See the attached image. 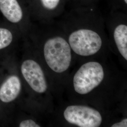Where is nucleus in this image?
Listing matches in <instances>:
<instances>
[{
	"mask_svg": "<svg viewBox=\"0 0 127 127\" xmlns=\"http://www.w3.org/2000/svg\"><path fill=\"white\" fill-rule=\"evenodd\" d=\"M72 50L79 56L89 57L101 50L103 41L99 34L89 29H80L72 32L68 38Z\"/></svg>",
	"mask_w": 127,
	"mask_h": 127,
	"instance_id": "7ed1b4c3",
	"label": "nucleus"
},
{
	"mask_svg": "<svg viewBox=\"0 0 127 127\" xmlns=\"http://www.w3.org/2000/svg\"><path fill=\"white\" fill-rule=\"evenodd\" d=\"M43 7L48 10H53L57 8L60 0H40Z\"/></svg>",
	"mask_w": 127,
	"mask_h": 127,
	"instance_id": "9d476101",
	"label": "nucleus"
},
{
	"mask_svg": "<svg viewBox=\"0 0 127 127\" xmlns=\"http://www.w3.org/2000/svg\"><path fill=\"white\" fill-rule=\"evenodd\" d=\"M112 127H127V119H124L122 121L118 122V123H115L114 124H113Z\"/></svg>",
	"mask_w": 127,
	"mask_h": 127,
	"instance_id": "f8f14e48",
	"label": "nucleus"
},
{
	"mask_svg": "<svg viewBox=\"0 0 127 127\" xmlns=\"http://www.w3.org/2000/svg\"><path fill=\"white\" fill-rule=\"evenodd\" d=\"M114 40L118 51L125 60H127V26L120 24L115 28Z\"/></svg>",
	"mask_w": 127,
	"mask_h": 127,
	"instance_id": "6e6552de",
	"label": "nucleus"
},
{
	"mask_svg": "<svg viewBox=\"0 0 127 127\" xmlns=\"http://www.w3.org/2000/svg\"><path fill=\"white\" fill-rule=\"evenodd\" d=\"M21 70L23 77L33 91L38 93L45 92L48 88L47 83L39 64L32 59L25 60L21 65Z\"/></svg>",
	"mask_w": 127,
	"mask_h": 127,
	"instance_id": "39448f33",
	"label": "nucleus"
},
{
	"mask_svg": "<svg viewBox=\"0 0 127 127\" xmlns=\"http://www.w3.org/2000/svg\"><path fill=\"white\" fill-rule=\"evenodd\" d=\"M68 42L63 37H53L46 41L43 55L49 67L55 73L65 72L71 65L72 53Z\"/></svg>",
	"mask_w": 127,
	"mask_h": 127,
	"instance_id": "f257e3e1",
	"label": "nucleus"
},
{
	"mask_svg": "<svg viewBox=\"0 0 127 127\" xmlns=\"http://www.w3.org/2000/svg\"><path fill=\"white\" fill-rule=\"evenodd\" d=\"M124 0V2L127 4V0Z\"/></svg>",
	"mask_w": 127,
	"mask_h": 127,
	"instance_id": "ddd939ff",
	"label": "nucleus"
},
{
	"mask_svg": "<svg viewBox=\"0 0 127 127\" xmlns=\"http://www.w3.org/2000/svg\"><path fill=\"white\" fill-rule=\"evenodd\" d=\"M20 127H40L34 121L32 120H26L23 121L19 124Z\"/></svg>",
	"mask_w": 127,
	"mask_h": 127,
	"instance_id": "9b49d317",
	"label": "nucleus"
},
{
	"mask_svg": "<svg viewBox=\"0 0 127 127\" xmlns=\"http://www.w3.org/2000/svg\"><path fill=\"white\" fill-rule=\"evenodd\" d=\"M0 10L12 23H18L23 18V11L17 0H0Z\"/></svg>",
	"mask_w": 127,
	"mask_h": 127,
	"instance_id": "0eeeda50",
	"label": "nucleus"
},
{
	"mask_svg": "<svg viewBox=\"0 0 127 127\" xmlns=\"http://www.w3.org/2000/svg\"><path fill=\"white\" fill-rule=\"evenodd\" d=\"M12 34L9 30L0 28V50L8 47L12 41Z\"/></svg>",
	"mask_w": 127,
	"mask_h": 127,
	"instance_id": "1a4fd4ad",
	"label": "nucleus"
},
{
	"mask_svg": "<svg viewBox=\"0 0 127 127\" xmlns=\"http://www.w3.org/2000/svg\"><path fill=\"white\" fill-rule=\"evenodd\" d=\"M64 118L67 123L80 127H98L103 122L100 112L84 105H71L64 110Z\"/></svg>",
	"mask_w": 127,
	"mask_h": 127,
	"instance_id": "20e7f679",
	"label": "nucleus"
},
{
	"mask_svg": "<svg viewBox=\"0 0 127 127\" xmlns=\"http://www.w3.org/2000/svg\"><path fill=\"white\" fill-rule=\"evenodd\" d=\"M21 88L20 81L17 76L9 77L0 88V100L9 103L18 96Z\"/></svg>",
	"mask_w": 127,
	"mask_h": 127,
	"instance_id": "423d86ee",
	"label": "nucleus"
},
{
	"mask_svg": "<svg viewBox=\"0 0 127 127\" xmlns=\"http://www.w3.org/2000/svg\"><path fill=\"white\" fill-rule=\"evenodd\" d=\"M104 76V68L99 62L90 61L83 64L73 75V90L79 95H88L100 85Z\"/></svg>",
	"mask_w": 127,
	"mask_h": 127,
	"instance_id": "f03ea898",
	"label": "nucleus"
}]
</instances>
